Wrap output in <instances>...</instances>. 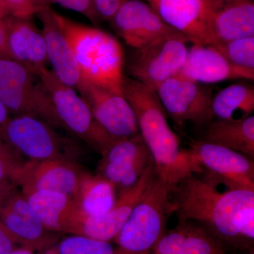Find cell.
Instances as JSON below:
<instances>
[{
	"label": "cell",
	"instance_id": "19",
	"mask_svg": "<svg viewBox=\"0 0 254 254\" xmlns=\"http://www.w3.org/2000/svg\"><path fill=\"white\" fill-rule=\"evenodd\" d=\"M86 172L71 160L52 159L31 161L21 190H46L59 192L75 200Z\"/></svg>",
	"mask_w": 254,
	"mask_h": 254
},
{
	"label": "cell",
	"instance_id": "41",
	"mask_svg": "<svg viewBox=\"0 0 254 254\" xmlns=\"http://www.w3.org/2000/svg\"><path fill=\"white\" fill-rule=\"evenodd\" d=\"M220 254H227L226 252H225V253Z\"/></svg>",
	"mask_w": 254,
	"mask_h": 254
},
{
	"label": "cell",
	"instance_id": "39",
	"mask_svg": "<svg viewBox=\"0 0 254 254\" xmlns=\"http://www.w3.org/2000/svg\"><path fill=\"white\" fill-rule=\"evenodd\" d=\"M203 1L208 5V6H210L212 9L215 10L216 6H218V4L219 2V0H203Z\"/></svg>",
	"mask_w": 254,
	"mask_h": 254
},
{
	"label": "cell",
	"instance_id": "25",
	"mask_svg": "<svg viewBox=\"0 0 254 254\" xmlns=\"http://www.w3.org/2000/svg\"><path fill=\"white\" fill-rule=\"evenodd\" d=\"M115 185L101 175L86 173L82 180L75 201L88 216H98L108 212L117 200Z\"/></svg>",
	"mask_w": 254,
	"mask_h": 254
},
{
	"label": "cell",
	"instance_id": "14",
	"mask_svg": "<svg viewBox=\"0 0 254 254\" xmlns=\"http://www.w3.org/2000/svg\"><path fill=\"white\" fill-rule=\"evenodd\" d=\"M97 123L110 136L125 138L140 133L136 116L123 93L81 82L77 90Z\"/></svg>",
	"mask_w": 254,
	"mask_h": 254
},
{
	"label": "cell",
	"instance_id": "17",
	"mask_svg": "<svg viewBox=\"0 0 254 254\" xmlns=\"http://www.w3.org/2000/svg\"><path fill=\"white\" fill-rule=\"evenodd\" d=\"M31 18L6 16V56L38 74L49 63L44 36Z\"/></svg>",
	"mask_w": 254,
	"mask_h": 254
},
{
	"label": "cell",
	"instance_id": "34",
	"mask_svg": "<svg viewBox=\"0 0 254 254\" xmlns=\"http://www.w3.org/2000/svg\"><path fill=\"white\" fill-rule=\"evenodd\" d=\"M15 244L16 242L5 227L4 231L0 233V254H9L14 250Z\"/></svg>",
	"mask_w": 254,
	"mask_h": 254
},
{
	"label": "cell",
	"instance_id": "22",
	"mask_svg": "<svg viewBox=\"0 0 254 254\" xmlns=\"http://www.w3.org/2000/svg\"><path fill=\"white\" fill-rule=\"evenodd\" d=\"M29 204L50 231L71 233L79 208L71 197L46 190H21Z\"/></svg>",
	"mask_w": 254,
	"mask_h": 254
},
{
	"label": "cell",
	"instance_id": "27",
	"mask_svg": "<svg viewBox=\"0 0 254 254\" xmlns=\"http://www.w3.org/2000/svg\"><path fill=\"white\" fill-rule=\"evenodd\" d=\"M210 46L232 64L254 69V37L216 41Z\"/></svg>",
	"mask_w": 254,
	"mask_h": 254
},
{
	"label": "cell",
	"instance_id": "32",
	"mask_svg": "<svg viewBox=\"0 0 254 254\" xmlns=\"http://www.w3.org/2000/svg\"><path fill=\"white\" fill-rule=\"evenodd\" d=\"M127 0H95L93 6L100 20L110 21Z\"/></svg>",
	"mask_w": 254,
	"mask_h": 254
},
{
	"label": "cell",
	"instance_id": "24",
	"mask_svg": "<svg viewBox=\"0 0 254 254\" xmlns=\"http://www.w3.org/2000/svg\"><path fill=\"white\" fill-rule=\"evenodd\" d=\"M205 141L254 158V117L237 120H216L208 123Z\"/></svg>",
	"mask_w": 254,
	"mask_h": 254
},
{
	"label": "cell",
	"instance_id": "40",
	"mask_svg": "<svg viewBox=\"0 0 254 254\" xmlns=\"http://www.w3.org/2000/svg\"><path fill=\"white\" fill-rule=\"evenodd\" d=\"M95 1V0H91L92 2H93V1Z\"/></svg>",
	"mask_w": 254,
	"mask_h": 254
},
{
	"label": "cell",
	"instance_id": "20",
	"mask_svg": "<svg viewBox=\"0 0 254 254\" xmlns=\"http://www.w3.org/2000/svg\"><path fill=\"white\" fill-rule=\"evenodd\" d=\"M38 14L46 41L48 63L53 67L52 71L60 81L77 90L81 83L78 64L69 42L55 20L53 10L47 8Z\"/></svg>",
	"mask_w": 254,
	"mask_h": 254
},
{
	"label": "cell",
	"instance_id": "9",
	"mask_svg": "<svg viewBox=\"0 0 254 254\" xmlns=\"http://www.w3.org/2000/svg\"><path fill=\"white\" fill-rule=\"evenodd\" d=\"M190 150L204 178L229 190H254L253 159L205 141L195 142Z\"/></svg>",
	"mask_w": 254,
	"mask_h": 254
},
{
	"label": "cell",
	"instance_id": "16",
	"mask_svg": "<svg viewBox=\"0 0 254 254\" xmlns=\"http://www.w3.org/2000/svg\"><path fill=\"white\" fill-rule=\"evenodd\" d=\"M110 21L127 46L134 49L177 31L167 24L150 5L139 0H127Z\"/></svg>",
	"mask_w": 254,
	"mask_h": 254
},
{
	"label": "cell",
	"instance_id": "35",
	"mask_svg": "<svg viewBox=\"0 0 254 254\" xmlns=\"http://www.w3.org/2000/svg\"><path fill=\"white\" fill-rule=\"evenodd\" d=\"M15 190L16 186L9 182H0V203L4 201Z\"/></svg>",
	"mask_w": 254,
	"mask_h": 254
},
{
	"label": "cell",
	"instance_id": "26",
	"mask_svg": "<svg viewBox=\"0 0 254 254\" xmlns=\"http://www.w3.org/2000/svg\"><path fill=\"white\" fill-rule=\"evenodd\" d=\"M214 118L220 120H242L251 116L254 110V88L235 83L219 91L211 104Z\"/></svg>",
	"mask_w": 254,
	"mask_h": 254
},
{
	"label": "cell",
	"instance_id": "11",
	"mask_svg": "<svg viewBox=\"0 0 254 254\" xmlns=\"http://www.w3.org/2000/svg\"><path fill=\"white\" fill-rule=\"evenodd\" d=\"M155 175L153 161L134 186L119 192L115 204L108 212L98 216H88L80 210L71 234L106 242L115 240Z\"/></svg>",
	"mask_w": 254,
	"mask_h": 254
},
{
	"label": "cell",
	"instance_id": "30",
	"mask_svg": "<svg viewBox=\"0 0 254 254\" xmlns=\"http://www.w3.org/2000/svg\"><path fill=\"white\" fill-rule=\"evenodd\" d=\"M0 6L9 16L31 17L43 11L33 0H0Z\"/></svg>",
	"mask_w": 254,
	"mask_h": 254
},
{
	"label": "cell",
	"instance_id": "15",
	"mask_svg": "<svg viewBox=\"0 0 254 254\" xmlns=\"http://www.w3.org/2000/svg\"><path fill=\"white\" fill-rule=\"evenodd\" d=\"M0 220L16 243L28 250L49 248L59 238L50 231L21 191L15 190L0 203Z\"/></svg>",
	"mask_w": 254,
	"mask_h": 254
},
{
	"label": "cell",
	"instance_id": "12",
	"mask_svg": "<svg viewBox=\"0 0 254 254\" xmlns=\"http://www.w3.org/2000/svg\"><path fill=\"white\" fill-rule=\"evenodd\" d=\"M101 156L98 174L111 182L119 192L134 186L153 161L140 133L119 138Z\"/></svg>",
	"mask_w": 254,
	"mask_h": 254
},
{
	"label": "cell",
	"instance_id": "13",
	"mask_svg": "<svg viewBox=\"0 0 254 254\" xmlns=\"http://www.w3.org/2000/svg\"><path fill=\"white\" fill-rule=\"evenodd\" d=\"M167 24L193 45L208 46L215 41L213 10L203 0H147Z\"/></svg>",
	"mask_w": 254,
	"mask_h": 254
},
{
	"label": "cell",
	"instance_id": "21",
	"mask_svg": "<svg viewBox=\"0 0 254 254\" xmlns=\"http://www.w3.org/2000/svg\"><path fill=\"white\" fill-rule=\"evenodd\" d=\"M225 249L203 227L190 220H179L173 230L165 232L148 254H220Z\"/></svg>",
	"mask_w": 254,
	"mask_h": 254
},
{
	"label": "cell",
	"instance_id": "38",
	"mask_svg": "<svg viewBox=\"0 0 254 254\" xmlns=\"http://www.w3.org/2000/svg\"><path fill=\"white\" fill-rule=\"evenodd\" d=\"M9 254H33V251L28 250V249L22 248L19 249V250H14Z\"/></svg>",
	"mask_w": 254,
	"mask_h": 254
},
{
	"label": "cell",
	"instance_id": "23",
	"mask_svg": "<svg viewBox=\"0 0 254 254\" xmlns=\"http://www.w3.org/2000/svg\"><path fill=\"white\" fill-rule=\"evenodd\" d=\"M215 41L254 37L252 0H219L213 11Z\"/></svg>",
	"mask_w": 254,
	"mask_h": 254
},
{
	"label": "cell",
	"instance_id": "5",
	"mask_svg": "<svg viewBox=\"0 0 254 254\" xmlns=\"http://www.w3.org/2000/svg\"><path fill=\"white\" fill-rule=\"evenodd\" d=\"M0 100L13 117L30 115L65 129L39 75L7 57H0Z\"/></svg>",
	"mask_w": 254,
	"mask_h": 254
},
{
	"label": "cell",
	"instance_id": "4",
	"mask_svg": "<svg viewBox=\"0 0 254 254\" xmlns=\"http://www.w3.org/2000/svg\"><path fill=\"white\" fill-rule=\"evenodd\" d=\"M171 189L155 173L144 194L133 209L117 237L115 254H148L165 232L174 213Z\"/></svg>",
	"mask_w": 254,
	"mask_h": 254
},
{
	"label": "cell",
	"instance_id": "10",
	"mask_svg": "<svg viewBox=\"0 0 254 254\" xmlns=\"http://www.w3.org/2000/svg\"><path fill=\"white\" fill-rule=\"evenodd\" d=\"M165 112L179 125L187 122L202 125L213 121V90L177 74L163 82L156 89Z\"/></svg>",
	"mask_w": 254,
	"mask_h": 254
},
{
	"label": "cell",
	"instance_id": "2",
	"mask_svg": "<svg viewBox=\"0 0 254 254\" xmlns=\"http://www.w3.org/2000/svg\"><path fill=\"white\" fill-rule=\"evenodd\" d=\"M123 93L136 116L140 134L149 148L155 171L171 189L190 174H200L190 150L182 149L179 137L167 120L156 91L124 76Z\"/></svg>",
	"mask_w": 254,
	"mask_h": 254
},
{
	"label": "cell",
	"instance_id": "33",
	"mask_svg": "<svg viewBox=\"0 0 254 254\" xmlns=\"http://www.w3.org/2000/svg\"><path fill=\"white\" fill-rule=\"evenodd\" d=\"M7 16L6 11L0 6V57H7L6 52V18Z\"/></svg>",
	"mask_w": 254,
	"mask_h": 254
},
{
	"label": "cell",
	"instance_id": "36",
	"mask_svg": "<svg viewBox=\"0 0 254 254\" xmlns=\"http://www.w3.org/2000/svg\"><path fill=\"white\" fill-rule=\"evenodd\" d=\"M11 118L9 110L6 109V107L0 100V133L2 131L5 125L7 123Z\"/></svg>",
	"mask_w": 254,
	"mask_h": 254
},
{
	"label": "cell",
	"instance_id": "8",
	"mask_svg": "<svg viewBox=\"0 0 254 254\" xmlns=\"http://www.w3.org/2000/svg\"><path fill=\"white\" fill-rule=\"evenodd\" d=\"M188 39L174 31L135 49L127 68L132 78L156 91L165 80L181 71L186 60Z\"/></svg>",
	"mask_w": 254,
	"mask_h": 254
},
{
	"label": "cell",
	"instance_id": "31",
	"mask_svg": "<svg viewBox=\"0 0 254 254\" xmlns=\"http://www.w3.org/2000/svg\"><path fill=\"white\" fill-rule=\"evenodd\" d=\"M50 3H56L66 9L79 13L93 23L100 21L91 0H50Z\"/></svg>",
	"mask_w": 254,
	"mask_h": 254
},
{
	"label": "cell",
	"instance_id": "1",
	"mask_svg": "<svg viewBox=\"0 0 254 254\" xmlns=\"http://www.w3.org/2000/svg\"><path fill=\"white\" fill-rule=\"evenodd\" d=\"M218 184L190 174L170 193L179 220L196 221L215 238L240 245L254 239V190L221 192Z\"/></svg>",
	"mask_w": 254,
	"mask_h": 254
},
{
	"label": "cell",
	"instance_id": "7",
	"mask_svg": "<svg viewBox=\"0 0 254 254\" xmlns=\"http://www.w3.org/2000/svg\"><path fill=\"white\" fill-rule=\"evenodd\" d=\"M56 129L41 119L19 115L9 119L0 137L31 161L71 160V158H74L79 152L78 146Z\"/></svg>",
	"mask_w": 254,
	"mask_h": 254
},
{
	"label": "cell",
	"instance_id": "6",
	"mask_svg": "<svg viewBox=\"0 0 254 254\" xmlns=\"http://www.w3.org/2000/svg\"><path fill=\"white\" fill-rule=\"evenodd\" d=\"M38 75L65 129L103 155L118 138L110 136L97 123L89 105L76 90L60 81L48 68L41 69Z\"/></svg>",
	"mask_w": 254,
	"mask_h": 254
},
{
	"label": "cell",
	"instance_id": "29",
	"mask_svg": "<svg viewBox=\"0 0 254 254\" xmlns=\"http://www.w3.org/2000/svg\"><path fill=\"white\" fill-rule=\"evenodd\" d=\"M116 250L109 242L95 240L83 235L67 237L60 242L58 248L48 254H115Z\"/></svg>",
	"mask_w": 254,
	"mask_h": 254
},
{
	"label": "cell",
	"instance_id": "28",
	"mask_svg": "<svg viewBox=\"0 0 254 254\" xmlns=\"http://www.w3.org/2000/svg\"><path fill=\"white\" fill-rule=\"evenodd\" d=\"M21 158V155L0 137V182L21 186L31 163V160L25 161Z\"/></svg>",
	"mask_w": 254,
	"mask_h": 254
},
{
	"label": "cell",
	"instance_id": "3",
	"mask_svg": "<svg viewBox=\"0 0 254 254\" xmlns=\"http://www.w3.org/2000/svg\"><path fill=\"white\" fill-rule=\"evenodd\" d=\"M78 64L81 82L123 93L125 55L120 42L99 28L76 22L53 11Z\"/></svg>",
	"mask_w": 254,
	"mask_h": 254
},
{
	"label": "cell",
	"instance_id": "18",
	"mask_svg": "<svg viewBox=\"0 0 254 254\" xmlns=\"http://www.w3.org/2000/svg\"><path fill=\"white\" fill-rule=\"evenodd\" d=\"M178 74L200 83H214L232 79L253 81L254 69L235 66L213 46L193 45Z\"/></svg>",
	"mask_w": 254,
	"mask_h": 254
},
{
	"label": "cell",
	"instance_id": "37",
	"mask_svg": "<svg viewBox=\"0 0 254 254\" xmlns=\"http://www.w3.org/2000/svg\"><path fill=\"white\" fill-rule=\"evenodd\" d=\"M33 1H34L42 10L50 7V4H51L50 0H33Z\"/></svg>",
	"mask_w": 254,
	"mask_h": 254
}]
</instances>
